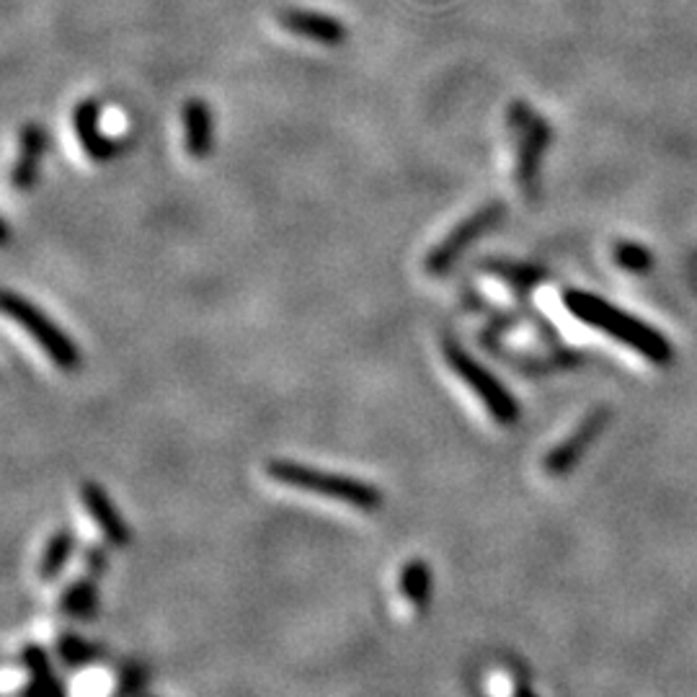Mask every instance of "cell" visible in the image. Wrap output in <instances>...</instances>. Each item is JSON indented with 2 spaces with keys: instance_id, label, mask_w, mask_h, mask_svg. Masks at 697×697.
Listing matches in <instances>:
<instances>
[{
  "instance_id": "obj_1",
  "label": "cell",
  "mask_w": 697,
  "mask_h": 697,
  "mask_svg": "<svg viewBox=\"0 0 697 697\" xmlns=\"http://www.w3.org/2000/svg\"><path fill=\"white\" fill-rule=\"evenodd\" d=\"M566 308L573 318L581 324L596 328V331L610 336L623 347L633 349L635 355L646 357L654 365H669L672 362V347L662 334L654 328L641 324L638 318L627 316V313L612 308V305L596 300L594 295L584 293H569L566 295Z\"/></svg>"
},
{
  "instance_id": "obj_2",
  "label": "cell",
  "mask_w": 697,
  "mask_h": 697,
  "mask_svg": "<svg viewBox=\"0 0 697 697\" xmlns=\"http://www.w3.org/2000/svg\"><path fill=\"white\" fill-rule=\"evenodd\" d=\"M266 476L287 488L324 496V499L344 501L359 511H378L382 507L380 488L367 484V480L341 476V473L318 471L310 468V465L293 463V460H270L266 463Z\"/></svg>"
},
{
  "instance_id": "obj_3",
  "label": "cell",
  "mask_w": 697,
  "mask_h": 697,
  "mask_svg": "<svg viewBox=\"0 0 697 697\" xmlns=\"http://www.w3.org/2000/svg\"><path fill=\"white\" fill-rule=\"evenodd\" d=\"M0 313L11 318L13 324L32 336L36 347L52 359V365L60 367L63 372L81 370L83 357L75 341L52 320L47 313L29 300V297L11 293V289H0Z\"/></svg>"
},
{
  "instance_id": "obj_4",
  "label": "cell",
  "mask_w": 697,
  "mask_h": 697,
  "mask_svg": "<svg viewBox=\"0 0 697 697\" xmlns=\"http://www.w3.org/2000/svg\"><path fill=\"white\" fill-rule=\"evenodd\" d=\"M511 129V181L519 194H532L538 181V168L548 145V125L527 109L515 106L509 119Z\"/></svg>"
},
{
  "instance_id": "obj_5",
  "label": "cell",
  "mask_w": 697,
  "mask_h": 697,
  "mask_svg": "<svg viewBox=\"0 0 697 697\" xmlns=\"http://www.w3.org/2000/svg\"><path fill=\"white\" fill-rule=\"evenodd\" d=\"M444 362H447L450 370L478 395V401L486 405V411L492 413L496 421H501L504 426L515 424L519 419L515 398L509 395L507 388H501V382L496 380L492 372H486L484 367L473 362L463 349L452 347V344H444Z\"/></svg>"
},
{
  "instance_id": "obj_6",
  "label": "cell",
  "mask_w": 697,
  "mask_h": 697,
  "mask_svg": "<svg viewBox=\"0 0 697 697\" xmlns=\"http://www.w3.org/2000/svg\"><path fill=\"white\" fill-rule=\"evenodd\" d=\"M501 214H504L501 204H486V207H480V210L471 212L463 222H457V225L452 228L450 233L444 235V239L426 254V272L429 274L447 272L452 262H455V258L463 254V251L468 249L478 235H484L486 230H492L496 222L501 220Z\"/></svg>"
},
{
  "instance_id": "obj_7",
  "label": "cell",
  "mask_w": 697,
  "mask_h": 697,
  "mask_svg": "<svg viewBox=\"0 0 697 697\" xmlns=\"http://www.w3.org/2000/svg\"><path fill=\"white\" fill-rule=\"evenodd\" d=\"M610 421V411L600 409L581 421V424L573 429V432L566 436V440L553 447L542 460V468H546L548 476H566V473L577 468V463L581 460V455L589 450L596 436L602 434V429L608 426Z\"/></svg>"
},
{
  "instance_id": "obj_8",
  "label": "cell",
  "mask_w": 697,
  "mask_h": 697,
  "mask_svg": "<svg viewBox=\"0 0 697 697\" xmlns=\"http://www.w3.org/2000/svg\"><path fill=\"white\" fill-rule=\"evenodd\" d=\"M277 21L287 34L324 44V47H339V44L347 40V27H344L339 19L326 17V13L318 11L282 9L277 13Z\"/></svg>"
},
{
  "instance_id": "obj_9",
  "label": "cell",
  "mask_w": 697,
  "mask_h": 697,
  "mask_svg": "<svg viewBox=\"0 0 697 697\" xmlns=\"http://www.w3.org/2000/svg\"><path fill=\"white\" fill-rule=\"evenodd\" d=\"M73 129L78 135L81 148L94 163H109L119 156L122 145L102 133V104L96 98H86L73 109Z\"/></svg>"
},
{
  "instance_id": "obj_10",
  "label": "cell",
  "mask_w": 697,
  "mask_h": 697,
  "mask_svg": "<svg viewBox=\"0 0 697 697\" xmlns=\"http://www.w3.org/2000/svg\"><path fill=\"white\" fill-rule=\"evenodd\" d=\"M50 137L42 125L29 122L19 129V150L11 168V187L17 191H29L36 187L42 171L44 150H47Z\"/></svg>"
},
{
  "instance_id": "obj_11",
  "label": "cell",
  "mask_w": 697,
  "mask_h": 697,
  "mask_svg": "<svg viewBox=\"0 0 697 697\" xmlns=\"http://www.w3.org/2000/svg\"><path fill=\"white\" fill-rule=\"evenodd\" d=\"M81 499L88 515L94 517L98 530H102L104 538L109 540L114 548H127L129 542H133V532H129L127 522L122 519L117 507H114L112 496L106 494L102 486L94 484V480H86V484L81 486Z\"/></svg>"
},
{
  "instance_id": "obj_12",
  "label": "cell",
  "mask_w": 697,
  "mask_h": 697,
  "mask_svg": "<svg viewBox=\"0 0 697 697\" xmlns=\"http://www.w3.org/2000/svg\"><path fill=\"white\" fill-rule=\"evenodd\" d=\"M183 148L191 160H207L214 150V114L204 98H189L181 109Z\"/></svg>"
},
{
  "instance_id": "obj_13",
  "label": "cell",
  "mask_w": 697,
  "mask_h": 697,
  "mask_svg": "<svg viewBox=\"0 0 697 697\" xmlns=\"http://www.w3.org/2000/svg\"><path fill=\"white\" fill-rule=\"evenodd\" d=\"M401 592L416 608V612H424L429 608V600H432V571H429L426 561L416 558V561L403 566Z\"/></svg>"
},
{
  "instance_id": "obj_14",
  "label": "cell",
  "mask_w": 697,
  "mask_h": 697,
  "mask_svg": "<svg viewBox=\"0 0 697 697\" xmlns=\"http://www.w3.org/2000/svg\"><path fill=\"white\" fill-rule=\"evenodd\" d=\"M75 550V535L71 530H57L44 546L42 561H40V579L42 581H55L60 573L65 571L67 561H71Z\"/></svg>"
},
{
  "instance_id": "obj_15",
  "label": "cell",
  "mask_w": 697,
  "mask_h": 697,
  "mask_svg": "<svg viewBox=\"0 0 697 697\" xmlns=\"http://www.w3.org/2000/svg\"><path fill=\"white\" fill-rule=\"evenodd\" d=\"M60 608H63L65 615H71L75 620L96 617L98 589L94 581L91 579L75 581V584L63 594V600H60Z\"/></svg>"
},
{
  "instance_id": "obj_16",
  "label": "cell",
  "mask_w": 697,
  "mask_h": 697,
  "mask_svg": "<svg viewBox=\"0 0 697 697\" xmlns=\"http://www.w3.org/2000/svg\"><path fill=\"white\" fill-rule=\"evenodd\" d=\"M60 656H63L67 664H83V662H88V658H94L96 654L86 641L75 638V635H67V638L60 641Z\"/></svg>"
},
{
  "instance_id": "obj_17",
  "label": "cell",
  "mask_w": 697,
  "mask_h": 697,
  "mask_svg": "<svg viewBox=\"0 0 697 697\" xmlns=\"http://www.w3.org/2000/svg\"><path fill=\"white\" fill-rule=\"evenodd\" d=\"M21 658H24V666L32 672V677H47V674H52L50 658L40 646H27Z\"/></svg>"
},
{
  "instance_id": "obj_18",
  "label": "cell",
  "mask_w": 697,
  "mask_h": 697,
  "mask_svg": "<svg viewBox=\"0 0 697 697\" xmlns=\"http://www.w3.org/2000/svg\"><path fill=\"white\" fill-rule=\"evenodd\" d=\"M27 697H65L60 682L47 674V677H32V685L27 687Z\"/></svg>"
},
{
  "instance_id": "obj_19",
  "label": "cell",
  "mask_w": 697,
  "mask_h": 697,
  "mask_svg": "<svg viewBox=\"0 0 697 697\" xmlns=\"http://www.w3.org/2000/svg\"><path fill=\"white\" fill-rule=\"evenodd\" d=\"M9 241H11V228H9V222L0 218V246H6Z\"/></svg>"
},
{
  "instance_id": "obj_20",
  "label": "cell",
  "mask_w": 697,
  "mask_h": 697,
  "mask_svg": "<svg viewBox=\"0 0 697 697\" xmlns=\"http://www.w3.org/2000/svg\"><path fill=\"white\" fill-rule=\"evenodd\" d=\"M515 697H538V695H535L532 689L527 687V685H517V689H515Z\"/></svg>"
}]
</instances>
